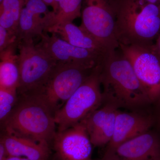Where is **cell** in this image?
Returning a JSON list of instances; mask_svg holds the SVG:
<instances>
[{"instance_id": "obj_21", "label": "cell", "mask_w": 160, "mask_h": 160, "mask_svg": "<svg viewBox=\"0 0 160 160\" xmlns=\"http://www.w3.org/2000/svg\"><path fill=\"white\" fill-rule=\"evenodd\" d=\"M17 42H20L16 35L0 26V52Z\"/></svg>"}, {"instance_id": "obj_13", "label": "cell", "mask_w": 160, "mask_h": 160, "mask_svg": "<svg viewBox=\"0 0 160 160\" xmlns=\"http://www.w3.org/2000/svg\"><path fill=\"white\" fill-rule=\"evenodd\" d=\"M51 11L42 0H27L22 10L17 36L19 42L40 38L48 28V20Z\"/></svg>"}, {"instance_id": "obj_16", "label": "cell", "mask_w": 160, "mask_h": 160, "mask_svg": "<svg viewBox=\"0 0 160 160\" xmlns=\"http://www.w3.org/2000/svg\"><path fill=\"white\" fill-rule=\"evenodd\" d=\"M47 32L57 35L72 46L95 52L102 56L110 52L89 32L81 26H76L73 22L53 26L49 28Z\"/></svg>"}, {"instance_id": "obj_23", "label": "cell", "mask_w": 160, "mask_h": 160, "mask_svg": "<svg viewBox=\"0 0 160 160\" xmlns=\"http://www.w3.org/2000/svg\"><path fill=\"white\" fill-rule=\"evenodd\" d=\"M9 157L6 146L0 142V160H5Z\"/></svg>"}, {"instance_id": "obj_4", "label": "cell", "mask_w": 160, "mask_h": 160, "mask_svg": "<svg viewBox=\"0 0 160 160\" xmlns=\"http://www.w3.org/2000/svg\"><path fill=\"white\" fill-rule=\"evenodd\" d=\"M98 65L86 81L54 114L57 131H62L86 118L103 103Z\"/></svg>"}, {"instance_id": "obj_22", "label": "cell", "mask_w": 160, "mask_h": 160, "mask_svg": "<svg viewBox=\"0 0 160 160\" xmlns=\"http://www.w3.org/2000/svg\"><path fill=\"white\" fill-rule=\"evenodd\" d=\"M47 6L52 8V12L56 13L57 11L60 0H42Z\"/></svg>"}, {"instance_id": "obj_25", "label": "cell", "mask_w": 160, "mask_h": 160, "mask_svg": "<svg viewBox=\"0 0 160 160\" xmlns=\"http://www.w3.org/2000/svg\"><path fill=\"white\" fill-rule=\"evenodd\" d=\"M5 160H30L23 157H19L9 156Z\"/></svg>"}, {"instance_id": "obj_7", "label": "cell", "mask_w": 160, "mask_h": 160, "mask_svg": "<svg viewBox=\"0 0 160 160\" xmlns=\"http://www.w3.org/2000/svg\"><path fill=\"white\" fill-rule=\"evenodd\" d=\"M116 0H83L81 26L109 51L119 48L116 35Z\"/></svg>"}, {"instance_id": "obj_5", "label": "cell", "mask_w": 160, "mask_h": 160, "mask_svg": "<svg viewBox=\"0 0 160 160\" xmlns=\"http://www.w3.org/2000/svg\"><path fill=\"white\" fill-rule=\"evenodd\" d=\"M20 81L18 96L37 93L47 83L57 62L33 40H24L19 43Z\"/></svg>"}, {"instance_id": "obj_10", "label": "cell", "mask_w": 160, "mask_h": 160, "mask_svg": "<svg viewBox=\"0 0 160 160\" xmlns=\"http://www.w3.org/2000/svg\"><path fill=\"white\" fill-rule=\"evenodd\" d=\"M37 45L57 63H74L93 69L105 56L95 52L72 46L57 35L45 32Z\"/></svg>"}, {"instance_id": "obj_6", "label": "cell", "mask_w": 160, "mask_h": 160, "mask_svg": "<svg viewBox=\"0 0 160 160\" xmlns=\"http://www.w3.org/2000/svg\"><path fill=\"white\" fill-rule=\"evenodd\" d=\"M95 68L77 63H57L46 85L38 93L55 114Z\"/></svg>"}, {"instance_id": "obj_9", "label": "cell", "mask_w": 160, "mask_h": 160, "mask_svg": "<svg viewBox=\"0 0 160 160\" xmlns=\"http://www.w3.org/2000/svg\"><path fill=\"white\" fill-rule=\"evenodd\" d=\"M52 145L57 160H92V144L85 121L57 131Z\"/></svg>"}, {"instance_id": "obj_18", "label": "cell", "mask_w": 160, "mask_h": 160, "mask_svg": "<svg viewBox=\"0 0 160 160\" xmlns=\"http://www.w3.org/2000/svg\"><path fill=\"white\" fill-rule=\"evenodd\" d=\"M82 2L83 0H60L57 12H50L46 32L51 27L81 17Z\"/></svg>"}, {"instance_id": "obj_12", "label": "cell", "mask_w": 160, "mask_h": 160, "mask_svg": "<svg viewBox=\"0 0 160 160\" xmlns=\"http://www.w3.org/2000/svg\"><path fill=\"white\" fill-rule=\"evenodd\" d=\"M153 122L150 116L119 110L112 138L106 145L103 156L109 154L122 143L149 131Z\"/></svg>"}, {"instance_id": "obj_28", "label": "cell", "mask_w": 160, "mask_h": 160, "mask_svg": "<svg viewBox=\"0 0 160 160\" xmlns=\"http://www.w3.org/2000/svg\"><path fill=\"white\" fill-rule=\"evenodd\" d=\"M3 0H0V2H2V1H3Z\"/></svg>"}, {"instance_id": "obj_27", "label": "cell", "mask_w": 160, "mask_h": 160, "mask_svg": "<svg viewBox=\"0 0 160 160\" xmlns=\"http://www.w3.org/2000/svg\"><path fill=\"white\" fill-rule=\"evenodd\" d=\"M159 126H160V117H159Z\"/></svg>"}, {"instance_id": "obj_11", "label": "cell", "mask_w": 160, "mask_h": 160, "mask_svg": "<svg viewBox=\"0 0 160 160\" xmlns=\"http://www.w3.org/2000/svg\"><path fill=\"white\" fill-rule=\"evenodd\" d=\"M160 159L158 138L149 131L126 141L101 160H154Z\"/></svg>"}, {"instance_id": "obj_20", "label": "cell", "mask_w": 160, "mask_h": 160, "mask_svg": "<svg viewBox=\"0 0 160 160\" xmlns=\"http://www.w3.org/2000/svg\"><path fill=\"white\" fill-rule=\"evenodd\" d=\"M19 100L17 90L0 88V121L2 123L11 114Z\"/></svg>"}, {"instance_id": "obj_3", "label": "cell", "mask_w": 160, "mask_h": 160, "mask_svg": "<svg viewBox=\"0 0 160 160\" xmlns=\"http://www.w3.org/2000/svg\"><path fill=\"white\" fill-rule=\"evenodd\" d=\"M116 35L120 44H154L160 33V8L145 0H116Z\"/></svg>"}, {"instance_id": "obj_17", "label": "cell", "mask_w": 160, "mask_h": 160, "mask_svg": "<svg viewBox=\"0 0 160 160\" xmlns=\"http://www.w3.org/2000/svg\"><path fill=\"white\" fill-rule=\"evenodd\" d=\"M19 42L0 52V88L17 90L20 81L18 54Z\"/></svg>"}, {"instance_id": "obj_14", "label": "cell", "mask_w": 160, "mask_h": 160, "mask_svg": "<svg viewBox=\"0 0 160 160\" xmlns=\"http://www.w3.org/2000/svg\"><path fill=\"white\" fill-rule=\"evenodd\" d=\"M118 109L112 105L105 104L84 120L92 146L101 147L107 145L110 142Z\"/></svg>"}, {"instance_id": "obj_1", "label": "cell", "mask_w": 160, "mask_h": 160, "mask_svg": "<svg viewBox=\"0 0 160 160\" xmlns=\"http://www.w3.org/2000/svg\"><path fill=\"white\" fill-rule=\"evenodd\" d=\"M103 102L119 108H135L151 103L127 58L109 52L99 65Z\"/></svg>"}, {"instance_id": "obj_15", "label": "cell", "mask_w": 160, "mask_h": 160, "mask_svg": "<svg viewBox=\"0 0 160 160\" xmlns=\"http://www.w3.org/2000/svg\"><path fill=\"white\" fill-rule=\"evenodd\" d=\"M0 142L6 146L9 156L26 158L30 160H49L50 146L37 142L2 131Z\"/></svg>"}, {"instance_id": "obj_29", "label": "cell", "mask_w": 160, "mask_h": 160, "mask_svg": "<svg viewBox=\"0 0 160 160\" xmlns=\"http://www.w3.org/2000/svg\"><path fill=\"white\" fill-rule=\"evenodd\" d=\"M160 160V159H158V160Z\"/></svg>"}, {"instance_id": "obj_26", "label": "cell", "mask_w": 160, "mask_h": 160, "mask_svg": "<svg viewBox=\"0 0 160 160\" xmlns=\"http://www.w3.org/2000/svg\"><path fill=\"white\" fill-rule=\"evenodd\" d=\"M147 2L155 5L160 8V0H145Z\"/></svg>"}, {"instance_id": "obj_19", "label": "cell", "mask_w": 160, "mask_h": 160, "mask_svg": "<svg viewBox=\"0 0 160 160\" xmlns=\"http://www.w3.org/2000/svg\"><path fill=\"white\" fill-rule=\"evenodd\" d=\"M27 1L3 0L1 2L0 26L17 35L20 16Z\"/></svg>"}, {"instance_id": "obj_2", "label": "cell", "mask_w": 160, "mask_h": 160, "mask_svg": "<svg viewBox=\"0 0 160 160\" xmlns=\"http://www.w3.org/2000/svg\"><path fill=\"white\" fill-rule=\"evenodd\" d=\"M18 96L11 114L1 123L2 131L50 146L57 131L54 113L38 93Z\"/></svg>"}, {"instance_id": "obj_8", "label": "cell", "mask_w": 160, "mask_h": 160, "mask_svg": "<svg viewBox=\"0 0 160 160\" xmlns=\"http://www.w3.org/2000/svg\"><path fill=\"white\" fill-rule=\"evenodd\" d=\"M151 103H160V55L154 43L146 46L120 44Z\"/></svg>"}, {"instance_id": "obj_24", "label": "cell", "mask_w": 160, "mask_h": 160, "mask_svg": "<svg viewBox=\"0 0 160 160\" xmlns=\"http://www.w3.org/2000/svg\"><path fill=\"white\" fill-rule=\"evenodd\" d=\"M156 49L160 55V33L157 38L156 40L155 43H154Z\"/></svg>"}]
</instances>
